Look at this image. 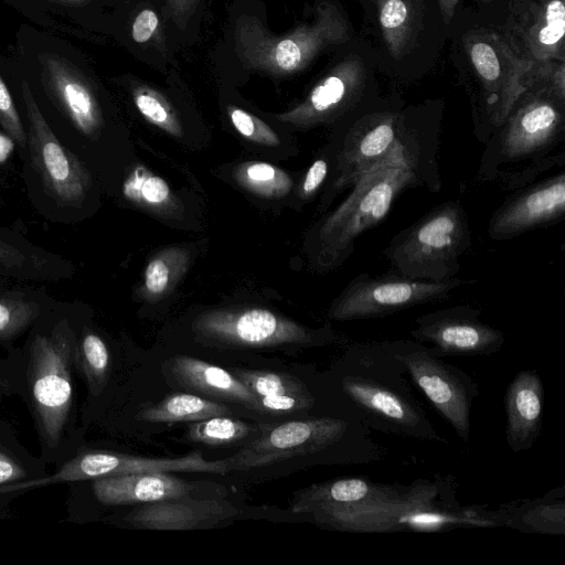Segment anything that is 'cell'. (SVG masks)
Listing matches in <instances>:
<instances>
[{"instance_id":"cell-23","label":"cell","mask_w":565,"mask_h":565,"mask_svg":"<svg viewBox=\"0 0 565 565\" xmlns=\"http://www.w3.org/2000/svg\"><path fill=\"white\" fill-rule=\"evenodd\" d=\"M169 369L175 381L186 388L262 413L255 395L225 369L188 355L173 356Z\"/></svg>"},{"instance_id":"cell-30","label":"cell","mask_w":565,"mask_h":565,"mask_svg":"<svg viewBox=\"0 0 565 565\" xmlns=\"http://www.w3.org/2000/svg\"><path fill=\"white\" fill-rule=\"evenodd\" d=\"M379 23L388 53L396 60L409 49L416 29L413 0H376Z\"/></svg>"},{"instance_id":"cell-16","label":"cell","mask_w":565,"mask_h":565,"mask_svg":"<svg viewBox=\"0 0 565 565\" xmlns=\"http://www.w3.org/2000/svg\"><path fill=\"white\" fill-rule=\"evenodd\" d=\"M42 65L43 78L55 103L82 135L96 138L104 126V115L92 84L57 55H44Z\"/></svg>"},{"instance_id":"cell-32","label":"cell","mask_w":565,"mask_h":565,"mask_svg":"<svg viewBox=\"0 0 565 565\" xmlns=\"http://www.w3.org/2000/svg\"><path fill=\"white\" fill-rule=\"evenodd\" d=\"M233 175L244 189L265 199H280L292 186V179L287 172L263 161L241 163Z\"/></svg>"},{"instance_id":"cell-2","label":"cell","mask_w":565,"mask_h":565,"mask_svg":"<svg viewBox=\"0 0 565 565\" xmlns=\"http://www.w3.org/2000/svg\"><path fill=\"white\" fill-rule=\"evenodd\" d=\"M470 246V231L462 207L446 203L396 235L385 250L392 273L443 281L459 271V258Z\"/></svg>"},{"instance_id":"cell-22","label":"cell","mask_w":565,"mask_h":565,"mask_svg":"<svg viewBox=\"0 0 565 565\" xmlns=\"http://www.w3.org/2000/svg\"><path fill=\"white\" fill-rule=\"evenodd\" d=\"M93 490L103 504L127 505L181 498L192 486L170 472H150L97 478Z\"/></svg>"},{"instance_id":"cell-7","label":"cell","mask_w":565,"mask_h":565,"mask_svg":"<svg viewBox=\"0 0 565 565\" xmlns=\"http://www.w3.org/2000/svg\"><path fill=\"white\" fill-rule=\"evenodd\" d=\"M193 329L205 339L242 348L307 345L316 339L308 328L265 308L206 311Z\"/></svg>"},{"instance_id":"cell-42","label":"cell","mask_w":565,"mask_h":565,"mask_svg":"<svg viewBox=\"0 0 565 565\" xmlns=\"http://www.w3.org/2000/svg\"><path fill=\"white\" fill-rule=\"evenodd\" d=\"M328 173V163L323 159L316 160L308 169L301 185L302 196H310L322 184Z\"/></svg>"},{"instance_id":"cell-37","label":"cell","mask_w":565,"mask_h":565,"mask_svg":"<svg viewBox=\"0 0 565 565\" xmlns=\"http://www.w3.org/2000/svg\"><path fill=\"white\" fill-rule=\"evenodd\" d=\"M39 306L12 297L0 298V339H10L23 331L39 315Z\"/></svg>"},{"instance_id":"cell-31","label":"cell","mask_w":565,"mask_h":565,"mask_svg":"<svg viewBox=\"0 0 565 565\" xmlns=\"http://www.w3.org/2000/svg\"><path fill=\"white\" fill-rule=\"evenodd\" d=\"M170 39L178 50L199 41L206 0H161Z\"/></svg>"},{"instance_id":"cell-10","label":"cell","mask_w":565,"mask_h":565,"mask_svg":"<svg viewBox=\"0 0 565 565\" xmlns=\"http://www.w3.org/2000/svg\"><path fill=\"white\" fill-rule=\"evenodd\" d=\"M347 423L322 417L281 423L227 458L231 469L248 470L327 449L344 435Z\"/></svg>"},{"instance_id":"cell-35","label":"cell","mask_w":565,"mask_h":565,"mask_svg":"<svg viewBox=\"0 0 565 565\" xmlns=\"http://www.w3.org/2000/svg\"><path fill=\"white\" fill-rule=\"evenodd\" d=\"M254 431V426L224 415L193 422L186 431L190 440L207 446L235 444Z\"/></svg>"},{"instance_id":"cell-33","label":"cell","mask_w":565,"mask_h":565,"mask_svg":"<svg viewBox=\"0 0 565 565\" xmlns=\"http://www.w3.org/2000/svg\"><path fill=\"white\" fill-rule=\"evenodd\" d=\"M188 253L179 248H169L147 265L142 292L146 299L158 300L166 296L186 268Z\"/></svg>"},{"instance_id":"cell-43","label":"cell","mask_w":565,"mask_h":565,"mask_svg":"<svg viewBox=\"0 0 565 565\" xmlns=\"http://www.w3.org/2000/svg\"><path fill=\"white\" fill-rule=\"evenodd\" d=\"M25 478L22 466L0 450V486L18 482Z\"/></svg>"},{"instance_id":"cell-36","label":"cell","mask_w":565,"mask_h":565,"mask_svg":"<svg viewBox=\"0 0 565 565\" xmlns=\"http://www.w3.org/2000/svg\"><path fill=\"white\" fill-rule=\"evenodd\" d=\"M565 61L527 62L523 72L525 92L543 89L564 102L565 98Z\"/></svg>"},{"instance_id":"cell-27","label":"cell","mask_w":565,"mask_h":565,"mask_svg":"<svg viewBox=\"0 0 565 565\" xmlns=\"http://www.w3.org/2000/svg\"><path fill=\"white\" fill-rule=\"evenodd\" d=\"M125 81L134 106L148 122L172 137H183L181 115L164 88L131 75Z\"/></svg>"},{"instance_id":"cell-38","label":"cell","mask_w":565,"mask_h":565,"mask_svg":"<svg viewBox=\"0 0 565 565\" xmlns=\"http://www.w3.org/2000/svg\"><path fill=\"white\" fill-rule=\"evenodd\" d=\"M226 115L237 132L254 142L275 147L280 143L277 132L263 119L235 104H227Z\"/></svg>"},{"instance_id":"cell-11","label":"cell","mask_w":565,"mask_h":565,"mask_svg":"<svg viewBox=\"0 0 565 565\" xmlns=\"http://www.w3.org/2000/svg\"><path fill=\"white\" fill-rule=\"evenodd\" d=\"M465 46L494 121L503 124L526 93L522 77L527 62L520 60L498 32H472Z\"/></svg>"},{"instance_id":"cell-19","label":"cell","mask_w":565,"mask_h":565,"mask_svg":"<svg viewBox=\"0 0 565 565\" xmlns=\"http://www.w3.org/2000/svg\"><path fill=\"white\" fill-rule=\"evenodd\" d=\"M126 38L132 53L167 75L175 68V51L167 28L161 0H127Z\"/></svg>"},{"instance_id":"cell-4","label":"cell","mask_w":565,"mask_h":565,"mask_svg":"<svg viewBox=\"0 0 565 565\" xmlns=\"http://www.w3.org/2000/svg\"><path fill=\"white\" fill-rule=\"evenodd\" d=\"M75 338L66 321L55 324L50 334H38L30 350V383L40 431L55 447L72 407V365Z\"/></svg>"},{"instance_id":"cell-9","label":"cell","mask_w":565,"mask_h":565,"mask_svg":"<svg viewBox=\"0 0 565 565\" xmlns=\"http://www.w3.org/2000/svg\"><path fill=\"white\" fill-rule=\"evenodd\" d=\"M414 383L465 441L470 437V411L478 390L457 367L446 364L429 349L404 348L393 351Z\"/></svg>"},{"instance_id":"cell-18","label":"cell","mask_w":565,"mask_h":565,"mask_svg":"<svg viewBox=\"0 0 565 565\" xmlns=\"http://www.w3.org/2000/svg\"><path fill=\"white\" fill-rule=\"evenodd\" d=\"M184 497L146 503L126 520L135 527L179 531L211 527L238 513V509L227 501Z\"/></svg>"},{"instance_id":"cell-6","label":"cell","mask_w":565,"mask_h":565,"mask_svg":"<svg viewBox=\"0 0 565 565\" xmlns=\"http://www.w3.org/2000/svg\"><path fill=\"white\" fill-rule=\"evenodd\" d=\"M22 98L29 121L30 157L43 186L61 204L78 205L92 185L88 171L56 138L26 82L22 83Z\"/></svg>"},{"instance_id":"cell-3","label":"cell","mask_w":565,"mask_h":565,"mask_svg":"<svg viewBox=\"0 0 565 565\" xmlns=\"http://www.w3.org/2000/svg\"><path fill=\"white\" fill-rule=\"evenodd\" d=\"M415 181V172L401 145L385 161L352 185L347 199L320 228L322 252L335 262L352 249L354 239L377 225L398 194Z\"/></svg>"},{"instance_id":"cell-21","label":"cell","mask_w":565,"mask_h":565,"mask_svg":"<svg viewBox=\"0 0 565 565\" xmlns=\"http://www.w3.org/2000/svg\"><path fill=\"white\" fill-rule=\"evenodd\" d=\"M543 384L535 371L516 374L504 395L507 439L513 451L531 448L542 427Z\"/></svg>"},{"instance_id":"cell-8","label":"cell","mask_w":565,"mask_h":565,"mask_svg":"<svg viewBox=\"0 0 565 565\" xmlns=\"http://www.w3.org/2000/svg\"><path fill=\"white\" fill-rule=\"evenodd\" d=\"M231 470L227 459L207 460L200 451L178 458H147L118 452L86 451L66 461L55 473L39 479L21 481L18 488L33 489L58 482L82 481L110 476L150 472H211Z\"/></svg>"},{"instance_id":"cell-24","label":"cell","mask_w":565,"mask_h":565,"mask_svg":"<svg viewBox=\"0 0 565 565\" xmlns=\"http://www.w3.org/2000/svg\"><path fill=\"white\" fill-rule=\"evenodd\" d=\"M255 395L262 413L292 414L309 409L315 397L298 377L279 371L235 369L232 372Z\"/></svg>"},{"instance_id":"cell-14","label":"cell","mask_w":565,"mask_h":565,"mask_svg":"<svg viewBox=\"0 0 565 565\" xmlns=\"http://www.w3.org/2000/svg\"><path fill=\"white\" fill-rule=\"evenodd\" d=\"M364 81L362 62L356 56H348L328 70L301 102L274 117L295 129L328 122L353 103Z\"/></svg>"},{"instance_id":"cell-5","label":"cell","mask_w":565,"mask_h":565,"mask_svg":"<svg viewBox=\"0 0 565 565\" xmlns=\"http://www.w3.org/2000/svg\"><path fill=\"white\" fill-rule=\"evenodd\" d=\"M462 284L451 278L443 281L412 279L395 274H362L350 281L331 305L328 316L338 321L385 317L418 305L444 300Z\"/></svg>"},{"instance_id":"cell-39","label":"cell","mask_w":565,"mask_h":565,"mask_svg":"<svg viewBox=\"0 0 565 565\" xmlns=\"http://www.w3.org/2000/svg\"><path fill=\"white\" fill-rule=\"evenodd\" d=\"M0 124L9 136L18 142L21 148H25L28 138L21 118L18 114L11 94L0 77Z\"/></svg>"},{"instance_id":"cell-15","label":"cell","mask_w":565,"mask_h":565,"mask_svg":"<svg viewBox=\"0 0 565 565\" xmlns=\"http://www.w3.org/2000/svg\"><path fill=\"white\" fill-rule=\"evenodd\" d=\"M563 104L547 90L525 93L503 122V154L519 159L546 147L562 127Z\"/></svg>"},{"instance_id":"cell-46","label":"cell","mask_w":565,"mask_h":565,"mask_svg":"<svg viewBox=\"0 0 565 565\" xmlns=\"http://www.w3.org/2000/svg\"><path fill=\"white\" fill-rule=\"evenodd\" d=\"M58 1L67 2V3H84V2H87L90 0H58Z\"/></svg>"},{"instance_id":"cell-40","label":"cell","mask_w":565,"mask_h":565,"mask_svg":"<svg viewBox=\"0 0 565 565\" xmlns=\"http://www.w3.org/2000/svg\"><path fill=\"white\" fill-rule=\"evenodd\" d=\"M562 504H540L526 515L530 521L525 522L531 523L533 529L537 531L563 533L564 529L557 526V522L564 524V521H557L556 518L557 515H564V509L557 511V508Z\"/></svg>"},{"instance_id":"cell-41","label":"cell","mask_w":565,"mask_h":565,"mask_svg":"<svg viewBox=\"0 0 565 565\" xmlns=\"http://www.w3.org/2000/svg\"><path fill=\"white\" fill-rule=\"evenodd\" d=\"M28 257L17 245L0 236V271L15 274L24 270Z\"/></svg>"},{"instance_id":"cell-17","label":"cell","mask_w":565,"mask_h":565,"mask_svg":"<svg viewBox=\"0 0 565 565\" xmlns=\"http://www.w3.org/2000/svg\"><path fill=\"white\" fill-rule=\"evenodd\" d=\"M565 212V174L555 175L525 191L497 211L489 234L494 238L515 236L561 218Z\"/></svg>"},{"instance_id":"cell-34","label":"cell","mask_w":565,"mask_h":565,"mask_svg":"<svg viewBox=\"0 0 565 565\" xmlns=\"http://www.w3.org/2000/svg\"><path fill=\"white\" fill-rule=\"evenodd\" d=\"M75 362L84 374L93 395L97 396L105 387L109 371L110 355L103 339L86 332L75 347Z\"/></svg>"},{"instance_id":"cell-1","label":"cell","mask_w":565,"mask_h":565,"mask_svg":"<svg viewBox=\"0 0 565 565\" xmlns=\"http://www.w3.org/2000/svg\"><path fill=\"white\" fill-rule=\"evenodd\" d=\"M260 0H233L216 50L221 75H258L275 82L306 71L322 53L349 41L350 29L333 0H316L310 20L282 33L267 24Z\"/></svg>"},{"instance_id":"cell-26","label":"cell","mask_w":565,"mask_h":565,"mask_svg":"<svg viewBox=\"0 0 565 565\" xmlns=\"http://www.w3.org/2000/svg\"><path fill=\"white\" fill-rule=\"evenodd\" d=\"M343 390L363 411L405 431L426 422L414 405L374 381L348 376L343 380Z\"/></svg>"},{"instance_id":"cell-28","label":"cell","mask_w":565,"mask_h":565,"mask_svg":"<svg viewBox=\"0 0 565 565\" xmlns=\"http://www.w3.org/2000/svg\"><path fill=\"white\" fill-rule=\"evenodd\" d=\"M231 412L223 403L188 393L172 394L143 408L138 418L148 423L198 422Z\"/></svg>"},{"instance_id":"cell-45","label":"cell","mask_w":565,"mask_h":565,"mask_svg":"<svg viewBox=\"0 0 565 565\" xmlns=\"http://www.w3.org/2000/svg\"><path fill=\"white\" fill-rule=\"evenodd\" d=\"M12 150V142L9 138L0 135V162L6 160Z\"/></svg>"},{"instance_id":"cell-20","label":"cell","mask_w":565,"mask_h":565,"mask_svg":"<svg viewBox=\"0 0 565 565\" xmlns=\"http://www.w3.org/2000/svg\"><path fill=\"white\" fill-rule=\"evenodd\" d=\"M401 145L392 115L381 116L349 140L339 157L334 190L352 186L385 161Z\"/></svg>"},{"instance_id":"cell-25","label":"cell","mask_w":565,"mask_h":565,"mask_svg":"<svg viewBox=\"0 0 565 565\" xmlns=\"http://www.w3.org/2000/svg\"><path fill=\"white\" fill-rule=\"evenodd\" d=\"M403 500L387 487L371 483L365 479L350 478L313 484L294 495L291 508L301 513L316 504L363 507Z\"/></svg>"},{"instance_id":"cell-12","label":"cell","mask_w":565,"mask_h":565,"mask_svg":"<svg viewBox=\"0 0 565 565\" xmlns=\"http://www.w3.org/2000/svg\"><path fill=\"white\" fill-rule=\"evenodd\" d=\"M500 35L522 61H565L564 0H512Z\"/></svg>"},{"instance_id":"cell-29","label":"cell","mask_w":565,"mask_h":565,"mask_svg":"<svg viewBox=\"0 0 565 565\" xmlns=\"http://www.w3.org/2000/svg\"><path fill=\"white\" fill-rule=\"evenodd\" d=\"M127 200L161 215H173L181 211V203L169 184L142 166H137L122 184Z\"/></svg>"},{"instance_id":"cell-13","label":"cell","mask_w":565,"mask_h":565,"mask_svg":"<svg viewBox=\"0 0 565 565\" xmlns=\"http://www.w3.org/2000/svg\"><path fill=\"white\" fill-rule=\"evenodd\" d=\"M479 317L480 311L470 306L439 309L420 316L411 335L430 344L436 356L495 353L504 345V335Z\"/></svg>"},{"instance_id":"cell-44","label":"cell","mask_w":565,"mask_h":565,"mask_svg":"<svg viewBox=\"0 0 565 565\" xmlns=\"http://www.w3.org/2000/svg\"><path fill=\"white\" fill-rule=\"evenodd\" d=\"M459 0H438L443 20L448 24L454 18Z\"/></svg>"}]
</instances>
